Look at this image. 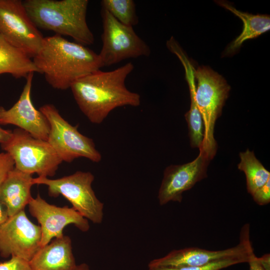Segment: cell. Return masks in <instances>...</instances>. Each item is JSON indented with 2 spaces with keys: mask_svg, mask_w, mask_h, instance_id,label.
<instances>
[{
  "mask_svg": "<svg viewBox=\"0 0 270 270\" xmlns=\"http://www.w3.org/2000/svg\"><path fill=\"white\" fill-rule=\"evenodd\" d=\"M134 68L128 62L112 70L94 72L74 81L70 86L74 98L82 112L92 124H100L114 109L138 106L140 96L125 84Z\"/></svg>",
  "mask_w": 270,
  "mask_h": 270,
  "instance_id": "6da1fadb",
  "label": "cell"
},
{
  "mask_svg": "<svg viewBox=\"0 0 270 270\" xmlns=\"http://www.w3.org/2000/svg\"><path fill=\"white\" fill-rule=\"evenodd\" d=\"M86 46L58 34L44 37L32 60L52 87L66 90L78 79L102 67L99 54Z\"/></svg>",
  "mask_w": 270,
  "mask_h": 270,
  "instance_id": "7a4b0ae2",
  "label": "cell"
},
{
  "mask_svg": "<svg viewBox=\"0 0 270 270\" xmlns=\"http://www.w3.org/2000/svg\"><path fill=\"white\" fill-rule=\"evenodd\" d=\"M25 9L38 28L68 36L86 46L94 38L86 22L88 0H25Z\"/></svg>",
  "mask_w": 270,
  "mask_h": 270,
  "instance_id": "3957f363",
  "label": "cell"
},
{
  "mask_svg": "<svg viewBox=\"0 0 270 270\" xmlns=\"http://www.w3.org/2000/svg\"><path fill=\"white\" fill-rule=\"evenodd\" d=\"M197 80L195 98L204 124L202 150L211 160L216 154L217 144L214 128L230 87L225 79L209 66H198L194 72Z\"/></svg>",
  "mask_w": 270,
  "mask_h": 270,
  "instance_id": "277c9868",
  "label": "cell"
},
{
  "mask_svg": "<svg viewBox=\"0 0 270 270\" xmlns=\"http://www.w3.org/2000/svg\"><path fill=\"white\" fill-rule=\"evenodd\" d=\"M1 147L11 156L16 168L38 176H53L62 162L48 141L19 128L12 130L10 138Z\"/></svg>",
  "mask_w": 270,
  "mask_h": 270,
  "instance_id": "5b68a950",
  "label": "cell"
},
{
  "mask_svg": "<svg viewBox=\"0 0 270 270\" xmlns=\"http://www.w3.org/2000/svg\"><path fill=\"white\" fill-rule=\"evenodd\" d=\"M94 179V176L90 172L76 171L54 180L38 176L34 178L33 182L34 184L46 186L50 196L62 195L82 216L94 224H100L104 218V204L92 188Z\"/></svg>",
  "mask_w": 270,
  "mask_h": 270,
  "instance_id": "8992f818",
  "label": "cell"
},
{
  "mask_svg": "<svg viewBox=\"0 0 270 270\" xmlns=\"http://www.w3.org/2000/svg\"><path fill=\"white\" fill-rule=\"evenodd\" d=\"M39 110L50 124L47 141L62 162L70 163L80 157L96 163L101 160V154L93 140L80 133L77 126L65 120L54 105L46 104Z\"/></svg>",
  "mask_w": 270,
  "mask_h": 270,
  "instance_id": "52a82bcc",
  "label": "cell"
},
{
  "mask_svg": "<svg viewBox=\"0 0 270 270\" xmlns=\"http://www.w3.org/2000/svg\"><path fill=\"white\" fill-rule=\"evenodd\" d=\"M101 16L102 47L98 54L102 67L128 58L150 56V47L136 33L133 27L122 24L102 8Z\"/></svg>",
  "mask_w": 270,
  "mask_h": 270,
  "instance_id": "ba28073f",
  "label": "cell"
},
{
  "mask_svg": "<svg viewBox=\"0 0 270 270\" xmlns=\"http://www.w3.org/2000/svg\"><path fill=\"white\" fill-rule=\"evenodd\" d=\"M0 34L31 58L40 50L44 38L20 0H0Z\"/></svg>",
  "mask_w": 270,
  "mask_h": 270,
  "instance_id": "9c48e42d",
  "label": "cell"
},
{
  "mask_svg": "<svg viewBox=\"0 0 270 270\" xmlns=\"http://www.w3.org/2000/svg\"><path fill=\"white\" fill-rule=\"evenodd\" d=\"M254 252L250 238V225L242 228L240 242L235 246L219 250H210L197 247L175 250L165 256L152 260L148 267H188L206 265L218 260L250 255Z\"/></svg>",
  "mask_w": 270,
  "mask_h": 270,
  "instance_id": "30bf717a",
  "label": "cell"
},
{
  "mask_svg": "<svg viewBox=\"0 0 270 270\" xmlns=\"http://www.w3.org/2000/svg\"><path fill=\"white\" fill-rule=\"evenodd\" d=\"M41 238L40 226L32 222L23 210L0 226V256L29 262L40 248Z\"/></svg>",
  "mask_w": 270,
  "mask_h": 270,
  "instance_id": "8fae6325",
  "label": "cell"
},
{
  "mask_svg": "<svg viewBox=\"0 0 270 270\" xmlns=\"http://www.w3.org/2000/svg\"><path fill=\"white\" fill-rule=\"evenodd\" d=\"M30 214L35 218L41 229L40 247L52 240L62 236L63 230L68 225L72 224L82 232L90 228L88 220L72 207H59L50 204L38 194L32 198L28 204Z\"/></svg>",
  "mask_w": 270,
  "mask_h": 270,
  "instance_id": "7c38bea8",
  "label": "cell"
},
{
  "mask_svg": "<svg viewBox=\"0 0 270 270\" xmlns=\"http://www.w3.org/2000/svg\"><path fill=\"white\" fill-rule=\"evenodd\" d=\"M200 150L199 154L193 161L182 164L170 165L165 168L158 194L160 206L170 202H181L184 192L207 177L210 160L202 150Z\"/></svg>",
  "mask_w": 270,
  "mask_h": 270,
  "instance_id": "4fadbf2b",
  "label": "cell"
},
{
  "mask_svg": "<svg viewBox=\"0 0 270 270\" xmlns=\"http://www.w3.org/2000/svg\"><path fill=\"white\" fill-rule=\"evenodd\" d=\"M34 74L30 73L26 78V82L18 100L10 109L2 110L0 124L16 126L36 138L47 141L50 129L48 121L36 108L31 99Z\"/></svg>",
  "mask_w": 270,
  "mask_h": 270,
  "instance_id": "5bb4252c",
  "label": "cell"
},
{
  "mask_svg": "<svg viewBox=\"0 0 270 270\" xmlns=\"http://www.w3.org/2000/svg\"><path fill=\"white\" fill-rule=\"evenodd\" d=\"M32 270H74L76 266L68 236L52 240L40 247L29 261Z\"/></svg>",
  "mask_w": 270,
  "mask_h": 270,
  "instance_id": "9a60e30c",
  "label": "cell"
},
{
  "mask_svg": "<svg viewBox=\"0 0 270 270\" xmlns=\"http://www.w3.org/2000/svg\"><path fill=\"white\" fill-rule=\"evenodd\" d=\"M33 179L32 174L14 168L0 184V202L6 208L9 217L24 210L32 199Z\"/></svg>",
  "mask_w": 270,
  "mask_h": 270,
  "instance_id": "2e32d148",
  "label": "cell"
},
{
  "mask_svg": "<svg viewBox=\"0 0 270 270\" xmlns=\"http://www.w3.org/2000/svg\"><path fill=\"white\" fill-rule=\"evenodd\" d=\"M216 3L238 17L244 24L242 32L227 47L225 54L235 53L245 41L256 38L270 29V17L268 14H254L243 12L225 0H216Z\"/></svg>",
  "mask_w": 270,
  "mask_h": 270,
  "instance_id": "e0dca14e",
  "label": "cell"
},
{
  "mask_svg": "<svg viewBox=\"0 0 270 270\" xmlns=\"http://www.w3.org/2000/svg\"><path fill=\"white\" fill-rule=\"evenodd\" d=\"M32 72H39L32 59L0 34V75L8 74L16 78H26Z\"/></svg>",
  "mask_w": 270,
  "mask_h": 270,
  "instance_id": "ac0fdd59",
  "label": "cell"
},
{
  "mask_svg": "<svg viewBox=\"0 0 270 270\" xmlns=\"http://www.w3.org/2000/svg\"><path fill=\"white\" fill-rule=\"evenodd\" d=\"M182 65L185 70L190 98V108L185 114L190 144L192 148L200 149L204 140V124L195 98L196 90L194 74L195 69L190 62H186Z\"/></svg>",
  "mask_w": 270,
  "mask_h": 270,
  "instance_id": "d6986e66",
  "label": "cell"
},
{
  "mask_svg": "<svg viewBox=\"0 0 270 270\" xmlns=\"http://www.w3.org/2000/svg\"><path fill=\"white\" fill-rule=\"evenodd\" d=\"M239 156L240 162L238 168L244 173L248 192L252 195L270 180V172L256 158L254 152L248 148L240 152Z\"/></svg>",
  "mask_w": 270,
  "mask_h": 270,
  "instance_id": "ffe728a7",
  "label": "cell"
},
{
  "mask_svg": "<svg viewBox=\"0 0 270 270\" xmlns=\"http://www.w3.org/2000/svg\"><path fill=\"white\" fill-rule=\"evenodd\" d=\"M100 4L102 8L124 26L133 27L138 23L136 4L132 0H102Z\"/></svg>",
  "mask_w": 270,
  "mask_h": 270,
  "instance_id": "44dd1931",
  "label": "cell"
},
{
  "mask_svg": "<svg viewBox=\"0 0 270 270\" xmlns=\"http://www.w3.org/2000/svg\"><path fill=\"white\" fill-rule=\"evenodd\" d=\"M254 254L250 255L240 256L218 260L202 266L176 268L148 267V270H220L233 265L245 262L248 263Z\"/></svg>",
  "mask_w": 270,
  "mask_h": 270,
  "instance_id": "7402d4cb",
  "label": "cell"
},
{
  "mask_svg": "<svg viewBox=\"0 0 270 270\" xmlns=\"http://www.w3.org/2000/svg\"><path fill=\"white\" fill-rule=\"evenodd\" d=\"M0 270H32L29 262L17 256L0 262Z\"/></svg>",
  "mask_w": 270,
  "mask_h": 270,
  "instance_id": "603a6c76",
  "label": "cell"
},
{
  "mask_svg": "<svg viewBox=\"0 0 270 270\" xmlns=\"http://www.w3.org/2000/svg\"><path fill=\"white\" fill-rule=\"evenodd\" d=\"M14 168V163L11 156L6 152L0 153V184Z\"/></svg>",
  "mask_w": 270,
  "mask_h": 270,
  "instance_id": "cb8c5ba5",
  "label": "cell"
},
{
  "mask_svg": "<svg viewBox=\"0 0 270 270\" xmlns=\"http://www.w3.org/2000/svg\"><path fill=\"white\" fill-rule=\"evenodd\" d=\"M254 201L258 204L264 206L270 202V180L258 189L252 195Z\"/></svg>",
  "mask_w": 270,
  "mask_h": 270,
  "instance_id": "d4e9b609",
  "label": "cell"
},
{
  "mask_svg": "<svg viewBox=\"0 0 270 270\" xmlns=\"http://www.w3.org/2000/svg\"><path fill=\"white\" fill-rule=\"evenodd\" d=\"M4 108L0 106V114ZM12 134V130H5L2 128L0 124V144L6 142L10 138Z\"/></svg>",
  "mask_w": 270,
  "mask_h": 270,
  "instance_id": "484cf974",
  "label": "cell"
},
{
  "mask_svg": "<svg viewBox=\"0 0 270 270\" xmlns=\"http://www.w3.org/2000/svg\"><path fill=\"white\" fill-rule=\"evenodd\" d=\"M258 261L264 270H270V254H266L260 258L257 257Z\"/></svg>",
  "mask_w": 270,
  "mask_h": 270,
  "instance_id": "4316f807",
  "label": "cell"
},
{
  "mask_svg": "<svg viewBox=\"0 0 270 270\" xmlns=\"http://www.w3.org/2000/svg\"><path fill=\"white\" fill-rule=\"evenodd\" d=\"M250 270H264L258 261L257 256L254 254L249 262Z\"/></svg>",
  "mask_w": 270,
  "mask_h": 270,
  "instance_id": "83f0119b",
  "label": "cell"
},
{
  "mask_svg": "<svg viewBox=\"0 0 270 270\" xmlns=\"http://www.w3.org/2000/svg\"><path fill=\"white\" fill-rule=\"evenodd\" d=\"M9 218L6 206L0 202V226Z\"/></svg>",
  "mask_w": 270,
  "mask_h": 270,
  "instance_id": "f1b7e54d",
  "label": "cell"
},
{
  "mask_svg": "<svg viewBox=\"0 0 270 270\" xmlns=\"http://www.w3.org/2000/svg\"><path fill=\"white\" fill-rule=\"evenodd\" d=\"M74 270H90L89 266L86 263L77 264Z\"/></svg>",
  "mask_w": 270,
  "mask_h": 270,
  "instance_id": "f546056e",
  "label": "cell"
}]
</instances>
